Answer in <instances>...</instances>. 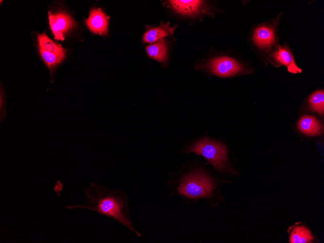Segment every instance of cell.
Wrapping results in <instances>:
<instances>
[{"label": "cell", "instance_id": "1", "mask_svg": "<svg viewBox=\"0 0 324 243\" xmlns=\"http://www.w3.org/2000/svg\"><path fill=\"white\" fill-rule=\"evenodd\" d=\"M83 192L85 196L83 203L66 206L65 208L84 209L96 212L112 218L138 237H141V233L134 227L127 195L125 192L92 181L83 189Z\"/></svg>", "mask_w": 324, "mask_h": 243}, {"label": "cell", "instance_id": "2", "mask_svg": "<svg viewBox=\"0 0 324 243\" xmlns=\"http://www.w3.org/2000/svg\"><path fill=\"white\" fill-rule=\"evenodd\" d=\"M166 184L170 191L169 197L179 196L183 200L205 203L213 195L217 186L213 178L201 167L179 169L177 173H170Z\"/></svg>", "mask_w": 324, "mask_h": 243}, {"label": "cell", "instance_id": "3", "mask_svg": "<svg viewBox=\"0 0 324 243\" xmlns=\"http://www.w3.org/2000/svg\"><path fill=\"white\" fill-rule=\"evenodd\" d=\"M243 60L231 51H220L210 48L193 65L197 70L225 78L252 73V69Z\"/></svg>", "mask_w": 324, "mask_h": 243}, {"label": "cell", "instance_id": "4", "mask_svg": "<svg viewBox=\"0 0 324 243\" xmlns=\"http://www.w3.org/2000/svg\"><path fill=\"white\" fill-rule=\"evenodd\" d=\"M282 13L271 20L253 25L249 32L247 41L251 48L257 55H263L264 60L279 43L277 31Z\"/></svg>", "mask_w": 324, "mask_h": 243}, {"label": "cell", "instance_id": "5", "mask_svg": "<svg viewBox=\"0 0 324 243\" xmlns=\"http://www.w3.org/2000/svg\"><path fill=\"white\" fill-rule=\"evenodd\" d=\"M183 153H194L203 157L216 170L225 173L230 170L225 145L207 137H203L187 146Z\"/></svg>", "mask_w": 324, "mask_h": 243}, {"label": "cell", "instance_id": "6", "mask_svg": "<svg viewBox=\"0 0 324 243\" xmlns=\"http://www.w3.org/2000/svg\"><path fill=\"white\" fill-rule=\"evenodd\" d=\"M169 7L189 24L202 21L206 17H213L221 10L212 1L200 0H171Z\"/></svg>", "mask_w": 324, "mask_h": 243}, {"label": "cell", "instance_id": "7", "mask_svg": "<svg viewBox=\"0 0 324 243\" xmlns=\"http://www.w3.org/2000/svg\"><path fill=\"white\" fill-rule=\"evenodd\" d=\"M267 60L275 67L286 66L288 71L292 74L302 71L296 65L293 54L286 43L283 45L279 43L269 54Z\"/></svg>", "mask_w": 324, "mask_h": 243}, {"label": "cell", "instance_id": "8", "mask_svg": "<svg viewBox=\"0 0 324 243\" xmlns=\"http://www.w3.org/2000/svg\"><path fill=\"white\" fill-rule=\"evenodd\" d=\"M85 24L93 33L106 34L108 32V19L100 9H93L90 11Z\"/></svg>", "mask_w": 324, "mask_h": 243}, {"label": "cell", "instance_id": "9", "mask_svg": "<svg viewBox=\"0 0 324 243\" xmlns=\"http://www.w3.org/2000/svg\"><path fill=\"white\" fill-rule=\"evenodd\" d=\"M177 26L170 27V23H161L159 26L147 30L143 35V41L146 43H153L157 41L173 35Z\"/></svg>", "mask_w": 324, "mask_h": 243}, {"label": "cell", "instance_id": "10", "mask_svg": "<svg viewBox=\"0 0 324 243\" xmlns=\"http://www.w3.org/2000/svg\"><path fill=\"white\" fill-rule=\"evenodd\" d=\"M297 127L303 134L316 136L322 134L324 130L322 124L314 116L305 115L299 120Z\"/></svg>", "mask_w": 324, "mask_h": 243}, {"label": "cell", "instance_id": "11", "mask_svg": "<svg viewBox=\"0 0 324 243\" xmlns=\"http://www.w3.org/2000/svg\"><path fill=\"white\" fill-rule=\"evenodd\" d=\"M168 45L165 38H162L146 47L147 55L159 62L165 63L168 57Z\"/></svg>", "mask_w": 324, "mask_h": 243}, {"label": "cell", "instance_id": "12", "mask_svg": "<svg viewBox=\"0 0 324 243\" xmlns=\"http://www.w3.org/2000/svg\"><path fill=\"white\" fill-rule=\"evenodd\" d=\"M313 239V236L307 227L298 225L293 227L290 233L289 243H312Z\"/></svg>", "mask_w": 324, "mask_h": 243}, {"label": "cell", "instance_id": "13", "mask_svg": "<svg viewBox=\"0 0 324 243\" xmlns=\"http://www.w3.org/2000/svg\"><path fill=\"white\" fill-rule=\"evenodd\" d=\"M39 49L56 54L65 56V50L62 46L49 38L45 34H40L37 36Z\"/></svg>", "mask_w": 324, "mask_h": 243}, {"label": "cell", "instance_id": "14", "mask_svg": "<svg viewBox=\"0 0 324 243\" xmlns=\"http://www.w3.org/2000/svg\"><path fill=\"white\" fill-rule=\"evenodd\" d=\"M53 16L57 27L63 34L67 32L76 25L71 16L65 12H58Z\"/></svg>", "mask_w": 324, "mask_h": 243}, {"label": "cell", "instance_id": "15", "mask_svg": "<svg viewBox=\"0 0 324 243\" xmlns=\"http://www.w3.org/2000/svg\"><path fill=\"white\" fill-rule=\"evenodd\" d=\"M308 102L310 109L320 115L324 113V91L323 90H317L309 97Z\"/></svg>", "mask_w": 324, "mask_h": 243}, {"label": "cell", "instance_id": "16", "mask_svg": "<svg viewBox=\"0 0 324 243\" xmlns=\"http://www.w3.org/2000/svg\"><path fill=\"white\" fill-rule=\"evenodd\" d=\"M39 53L43 60L49 69H51L61 63L65 57V56L49 52L42 49H39Z\"/></svg>", "mask_w": 324, "mask_h": 243}, {"label": "cell", "instance_id": "17", "mask_svg": "<svg viewBox=\"0 0 324 243\" xmlns=\"http://www.w3.org/2000/svg\"><path fill=\"white\" fill-rule=\"evenodd\" d=\"M49 23L51 29L55 36L54 38L56 39L64 40V37L63 34L61 32L58 27L57 26V24L55 21V20L53 17V14L50 12H49Z\"/></svg>", "mask_w": 324, "mask_h": 243}]
</instances>
